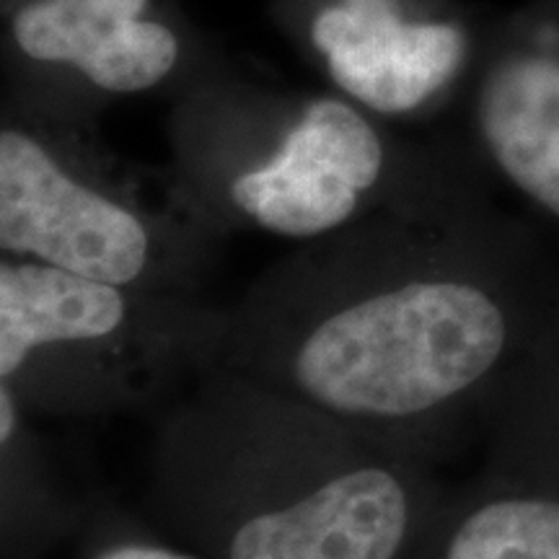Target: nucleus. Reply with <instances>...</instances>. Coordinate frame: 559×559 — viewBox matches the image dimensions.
<instances>
[{"label": "nucleus", "instance_id": "f03ea898", "mask_svg": "<svg viewBox=\"0 0 559 559\" xmlns=\"http://www.w3.org/2000/svg\"><path fill=\"white\" fill-rule=\"evenodd\" d=\"M151 485L223 559H404L449 498L428 453L221 366L166 415Z\"/></svg>", "mask_w": 559, "mask_h": 559}, {"label": "nucleus", "instance_id": "9d476101", "mask_svg": "<svg viewBox=\"0 0 559 559\" xmlns=\"http://www.w3.org/2000/svg\"><path fill=\"white\" fill-rule=\"evenodd\" d=\"M481 477L559 495V330L481 423Z\"/></svg>", "mask_w": 559, "mask_h": 559}, {"label": "nucleus", "instance_id": "39448f33", "mask_svg": "<svg viewBox=\"0 0 559 559\" xmlns=\"http://www.w3.org/2000/svg\"><path fill=\"white\" fill-rule=\"evenodd\" d=\"M386 151L349 104L319 99L304 109L272 156L230 181L236 213L267 234L317 241L345 230L379 185Z\"/></svg>", "mask_w": 559, "mask_h": 559}, {"label": "nucleus", "instance_id": "20e7f679", "mask_svg": "<svg viewBox=\"0 0 559 559\" xmlns=\"http://www.w3.org/2000/svg\"><path fill=\"white\" fill-rule=\"evenodd\" d=\"M0 249L128 288L202 293L207 275L143 215L86 185L16 128L0 132Z\"/></svg>", "mask_w": 559, "mask_h": 559}, {"label": "nucleus", "instance_id": "423d86ee", "mask_svg": "<svg viewBox=\"0 0 559 559\" xmlns=\"http://www.w3.org/2000/svg\"><path fill=\"white\" fill-rule=\"evenodd\" d=\"M313 45L334 83L381 115L425 107L466 66L459 24H404L391 0H342L313 21Z\"/></svg>", "mask_w": 559, "mask_h": 559}, {"label": "nucleus", "instance_id": "6e6552de", "mask_svg": "<svg viewBox=\"0 0 559 559\" xmlns=\"http://www.w3.org/2000/svg\"><path fill=\"white\" fill-rule=\"evenodd\" d=\"M145 0H39L13 21L19 47L34 60L75 66L96 88L135 94L177 62L166 26L140 21Z\"/></svg>", "mask_w": 559, "mask_h": 559}, {"label": "nucleus", "instance_id": "f257e3e1", "mask_svg": "<svg viewBox=\"0 0 559 559\" xmlns=\"http://www.w3.org/2000/svg\"><path fill=\"white\" fill-rule=\"evenodd\" d=\"M559 330V270L477 218L317 239L234 309L221 368L438 459Z\"/></svg>", "mask_w": 559, "mask_h": 559}, {"label": "nucleus", "instance_id": "9b49d317", "mask_svg": "<svg viewBox=\"0 0 559 559\" xmlns=\"http://www.w3.org/2000/svg\"><path fill=\"white\" fill-rule=\"evenodd\" d=\"M91 559H200V557L187 555V551L160 547V544L120 542V544H109V547L99 549Z\"/></svg>", "mask_w": 559, "mask_h": 559}, {"label": "nucleus", "instance_id": "7ed1b4c3", "mask_svg": "<svg viewBox=\"0 0 559 559\" xmlns=\"http://www.w3.org/2000/svg\"><path fill=\"white\" fill-rule=\"evenodd\" d=\"M228 309L202 293L128 288L3 257L0 386L29 415L148 407L221 366Z\"/></svg>", "mask_w": 559, "mask_h": 559}, {"label": "nucleus", "instance_id": "0eeeda50", "mask_svg": "<svg viewBox=\"0 0 559 559\" xmlns=\"http://www.w3.org/2000/svg\"><path fill=\"white\" fill-rule=\"evenodd\" d=\"M474 124L510 187L559 221V13L489 62Z\"/></svg>", "mask_w": 559, "mask_h": 559}, {"label": "nucleus", "instance_id": "1a4fd4ad", "mask_svg": "<svg viewBox=\"0 0 559 559\" xmlns=\"http://www.w3.org/2000/svg\"><path fill=\"white\" fill-rule=\"evenodd\" d=\"M430 559H559V495L474 479L428 528Z\"/></svg>", "mask_w": 559, "mask_h": 559}]
</instances>
